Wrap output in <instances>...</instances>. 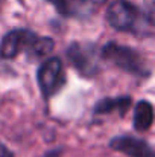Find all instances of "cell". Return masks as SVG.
I'll list each match as a JSON object with an SVG mask.
<instances>
[{
	"label": "cell",
	"mask_w": 155,
	"mask_h": 157,
	"mask_svg": "<svg viewBox=\"0 0 155 157\" xmlns=\"http://www.w3.org/2000/svg\"><path fill=\"white\" fill-rule=\"evenodd\" d=\"M105 20L119 32L132 34L142 38L154 37L152 14L129 0H113L106 6Z\"/></svg>",
	"instance_id": "6da1fadb"
},
{
	"label": "cell",
	"mask_w": 155,
	"mask_h": 157,
	"mask_svg": "<svg viewBox=\"0 0 155 157\" xmlns=\"http://www.w3.org/2000/svg\"><path fill=\"white\" fill-rule=\"evenodd\" d=\"M55 49L50 37L38 35L28 28H14L0 40V59H14L20 53H28L29 58H41Z\"/></svg>",
	"instance_id": "7a4b0ae2"
},
{
	"label": "cell",
	"mask_w": 155,
	"mask_h": 157,
	"mask_svg": "<svg viewBox=\"0 0 155 157\" xmlns=\"http://www.w3.org/2000/svg\"><path fill=\"white\" fill-rule=\"evenodd\" d=\"M99 56H101V61L109 63L111 66L132 76L149 78L152 75V70L149 67L146 56L134 48L123 46L116 41H108L101 48Z\"/></svg>",
	"instance_id": "3957f363"
},
{
	"label": "cell",
	"mask_w": 155,
	"mask_h": 157,
	"mask_svg": "<svg viewBox=\"0 0 155 157\" xmlns=\"http://www.w3.org/2000/svg\"><path fill=\"white\" fill-rule=\"evenodd\" d=\"M65 55L72 67L87 79L98 76L102 72L98 46L91 41H73L67 46Z\"/></svg>",
	"instance_id": "277c9868"
},
{
	"label": "cell",
	"mask_w": 155,
	"mask_h": 157,
	"mask_svg": "<svg viewBox=\"0 0 155 157\" xmlns=\"http://www.w3.org/2000/svg\"><path fill=\"white\" fill-rule=\"evenodd\" d=\"M65 82L67 76L59 56H50L40 64L37 70V84L46 102H49L55 95L62 90Z\"/></svg>",
	"instance_id": "5b68a950"
},
{
	"label": "cell",
	"mask_w": 155,
	"mask_h": 157,
	"mask_svg": "<svg viewBox=\"0 0 155 157\" xmlns=\"http://www.w3.org/2000/svg\"><path fill=\"white\" fill-rule=\"evenodd\" d=\"M108 147L113 151L122 153L126 157H155L152 145L145 140L143 137H135L131 134H122L114 136Z\"/></svg>",
	"instance_id": "8992f818"
},
{
	"label": "cell",
	"mask_w": 155,
	"mask_h": 157,
	"mask_svg": "<svg viewBox=\"0 0 155 157\" xmlns=\"http://www.w3.org/2000/svg\"><path fill=\"white\" fill-rule=\"evenodd\" d=\"M55 8V11L64 18L84 20L96 12L91 0H44Z\"/></svg>",
	"instance_id": "52a82bcc"
},
{
	"label": "cell",
	"mask_w": 155,
	"mask_h": 157,
	"mask_svg": "<svg viewBox=\"0 0 155 157\" xmlns=\"http://www.w3.org/2000/svg\"><path fill=\"white\" fill-rule=\"evenodd\" d=\"M132 105V96L129 95H122V96H108L99 99L93 107V114L94 116H103V114H111L117 111L120 117H125L126 113L129 111Z\"/></svg>",
	"instance_id": "ba28073f"
},
{
	"label": "cell",
	"mask_w": 155,
	"mask_h": 157,
	"mask_svg": "<svg viewBox=\"0 0 155 157\" xmlns=\"http://www.w3.org/2000/svg\"><path fill=\"white\" fill-rule=\"evenodd\" d=\"M134 128L137 131H148L154 124V105L148 99H140L134 108L132 117Z\"/></svg>",
	"instance_id": "9c48e42d"
},
{
	"label": "cell",
	"mask_w": 155,
	"mask_h": 157,
	"mask_svg": "<svg viewBox=\"0 0 155 157\" xmlns=\"http://www.w3.org/2000/svg\"><path fill=\"white\" fill-rule=\"evenodd\" d=\"M0 157H15V154L12 153V150H9L5 144L0 142Z\"/></svg>",
	"instance_id": "30bf717a"
},
{
	"label": "cell",
	"mask_w": 155,
	"mask_h": 157,
	"mask_svg": "<svg viewBox=\"0 0 155 157\" xmlns=\"http://www.w3.org/2000/svg\"><path fill=\"white\" fill-rule=\"evenodd\" d=\"M44 157H59V153H58V150H55V151H52V153L44 154Z\"/></svg>",
	"instance_id": "8fae6325"
},
{
	"label": "cell",
	"mask_w": 155,
	"mask_h": 157,
	"mask_svg": "<svg viewBox=\"0 0 155 157\" xmlns=\"http://www.w3.org/2000/svg\"><path fill=\"white\" fill-rule=\"evenodd\" d=\"M0 3H2V0H0Z\"/></svg>",
	"instance_id": "7c38bea8"
}]
</instances>
